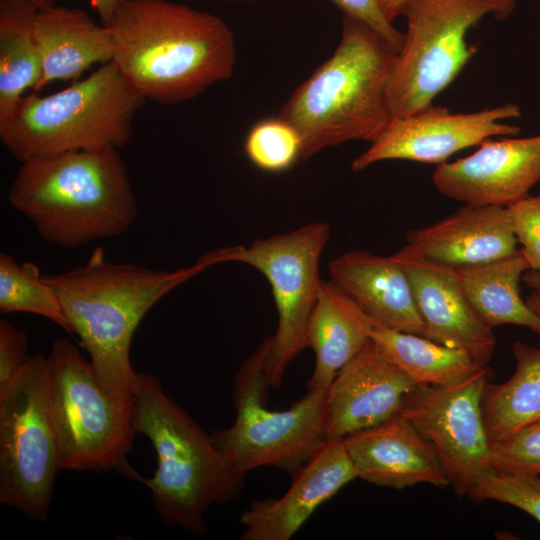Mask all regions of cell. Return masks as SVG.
Instances as JSON below:
<instances>
[{
	"label": "cell",
	"instance_id": "cell-1",
	"mask_svg": "<svg viewBox=\"0 0 540 540\" xmlns=\"http://www.w3.org/2000/svg\"><path fill=\"white\" fill-rule=\"evenodd\" d=\"M212 265L203 254L189 267L156 270L108 261L98 247L84 265L42 278L57 293L70 333L79 337L103 388L133 406L139 373L130 347L136 328L162 297Z\"/></svg>",
	"mask_w": 540,
	"mask_h": 540
},
{
	"label": "cell",
	"instance_id": "cell-2",
	"mask_svg": "<svg viewBox=\"0 0 540 540\" xmlns=\"http://www.w3.org/2000/svg\"><path fill=\"white\" fill-rule=\"evenodd\" d=\"M107 27L112 61L145 100L187 101L233 74L234 34L211 13L168 0H125Z\"/></svg>",
	"mask_w": 540,
	"mask_h": 540
},
{
	"label": "cell",
	"instance_id": "cell-3",
	"mask_svg": "<svg viewBox=\"0 0 540 540\" xmlns=\"http://www.w3.org/2000/svg\"><path fill=\"white\" fill-rule=\"evenodd\" d=\"M7 199L42 239L66 248L124 234L138 211L127 168L114 147L21 162Z\"/></svg>",
	"mask_w": 540,
	"mask_h": 540
},
{
	"label": "cell",
	"instance_id": "cell-4",
	"mask_svg": "<svg viewBox=\"0 0 540 540\" xmlns=\"http://www.w3.org/2000/svg\"><path fill=\"white\" fill-rule=\"evenodd\" d=\"M398 56L364 22L344 15L336 50L293 92L278 116L302 142L301 159L349 141L372 143L394 118L388 100Z\"/></svg>",
	"mask_w": 540,
	"mask_h": 540
},
{
	"label": "cell",
	"instance_id": "cell-5",
	"mask_svg": "<svg viewBox=\"0 0 540 540\" xmlns=\"http://www.w3.org/2000/svg\"><path fill=\"white\" fill-rule=\"evenodd\" d=\"M133 427L145 435L157 455L153 477L142 481L153 506L169 527L194 535L206 530L204 517L215 504L237 499L246 474L227 456L189 413L171 399L159 380L139 373L134 396Z\"/></svg>",
	"mask_w": 540,
	"mask_h": 540
},
{
	"label": "cell",
	"instance_id": "cell-6",
	"mask_svg": "<svg viewBox=\"0 0 540 540\" xmlns=\"http://www.w3.org/2000/svg\"><path fill=\"white\" fill-rule=\"evenodd\" d=\"M144 101L111 61L50 95L22 96L0 119V139L20 163L69 151L118 149L129 142Z\"/></svg>",
	"mask_w": 540,
	"mask_h": 540
},
{
	"label": "cell",
	"instance_id": "cell-7",
	"mask_svg": "<svg viewBox=\"0 0 540 540\" xmlns=\"http://www.w3.org/2000/svg\"><path fill=\"white\" fill-rule=\"evenodd\" d=\"M50 410L60 470L108 472L135 477L127 461L135 437L133 406L117 402L90 364L66 339L47 356Z\"/></svg>",
	"mask_w": 540,
	"mask_h": 540
},
{
	"label": "cell",
	"instance_id": "cell-8",
	"mask_svg": "<svg viewBox=\"0 0 540 540\" xmlns=\"http://www.w3.org/2000/svg\"><path fill=\"white\" fill-rule=\"evenodd\" d=\"M268 339L243 363L233 389L236 417L211 437L243 474L274 467L291 475L325 441L327 388L308 390L285 410L265 406L270 385L264 372Z\"/></svg>",
	"mask_w": 540,
	"mask_h": 540
},
{
	"label": "cell",
	"instance_id": "cell-9",
	"mask_svg": "<svg viewBox=\"0 0 540 540\" xmlns=\"http://www.w3.org/2000/svg\"><path fill=\"white\" fill-rule=\"evenodd\" d=\"M515 0H407V30L388 87L393 117L431 105L476 53L466 35L485 16L507 18Z\"/></svg>",
	"mask_w": 540,
	"mask_h": 540
},
{
	"label": "cell",
	"instance_id": "cell-10",
	"mask_svg": "<svg viewBox=\"0 0 540 540\" xmlns=\"http://www.w3.org/2000/svg\"><path fill=\"white\" fill-rule=\"evenodd\" d=\"M58 471L48 358L38 354L0 391V503L45 521Z\"/></svg>",
	"mask_w": 540,
	"mask_h": 540
},
{
	"label": "cell",
	"instance_id": "cell-11",
	"mask_svg": "<svg viewBox=\"0 0 540 540\" xmlns=\"http://www.w3.org/2000/svg\"><path fill=\"white\" fill-rule=\"evenodd\" d=\"M329 236L328 224L315 222L257 239L247 247L213 250L218 263L248 264L271 286L278 325L275 334L267 338L264 372L272 388L280 386L289 363L307 347V328L322 282L319 261Z\"/></svg>",
	"mask_w": 540,
	"mask_h": 540
},
{
	"label": "cell",
	"instance_id": "cell-12",
	"mask_svg": "<svg viewBox=\"0 0 540 540\" xmlns=\"http://www.w3.org/2000/svg\"><path fill=\"white\" fill-rule=\"evenodd\" d=\"M489 373L455 387L417 384L400 414L432 444L457 496L469 491L490 464L481 399Z\"/></svg>",
	"mask_w": 540,
	"mask_h": 540
},
{
	"label": "cell",
	"instance_id": "cell-13",
	"mask_svg": "<svg viewBox=\"0 0 540 540\" xmlns=\"http://www.w3.org/2000/svg\"><path fill=\"white\" fill-rule=\"evenodd\" d=\"M513 103L470 113H451L432 104L405 117H394L369 148L351 163L355 172L384 160L441 164L453 154L495 136H514L520 128L505 121L520 117Z\"/></svg>",
	"mask_w": 540,
	"mask_h": 540
},
{
	"label": "cell",
	"instance_id": "cell-14",
	"mask_svg": "<svg viewBox=\"0 0 540 540\" xmlns=\"http://www.w3.org/2000/svg\"><path fill=\"white\" fill-rule=\"evenodd\" d=\"M432 180L444 196L475 206H508L540 181V135L487 139L471 155L438 164Z\"/></svg>",
	"mask_w": 540,
	"mask_h": 540
},
{
	"label": "cell",
	"instance_id": "cell-15",
	"mask_svg": "<svg viewBox=\"0 0 540 540\" xmlns=\"http://www.w3.org/2000/svg\"><path fill=\"white\" fill-rule=\"evenodd\" d=\"M416 385L370 340L327 388L325 440L344 438L396 416Z\"/></svg>",
	"mask_w": 540,
	"mask_h": 540
},
{
	"label": "cell",
	"instance_id": "cell-16",
	"mask_svg": "<svg viewBox=\"0 0 540 540\" xmlns=\"http://www.w3.org/2000/svg\"><path fill=\"white\" fill-rule=\"evenodd\" d=\"M292 476L284 495L253 501L242 512V540L291 539L320 505L358 478L343 438L325 440Z\"/></svg>",
	"mask_w": 540,
	"mask_h": 540
},
{
	"label": "cell",
	"instance_id": "cell-17",
	"mask_svg": "<svg viewBox=\"0 0 540 540\" xmlns=\"http://www.w3.org/2000/svg\"><path fill=\"white\" fill-rule=\"evenodd\" d=\"M402 253L459 270L505 258L517 249L507 208L464 204L446 218L411 230Z\"/></svg>",
	"mask_w": 540,
	"mask_h": 540
},
{
	"label": "cell",
	"instance_id": "cell-18",
	"mask_svg": "<svg viewBox=\"0 0 540 540\" xmlns=\"http://www.w3.org/2000/svg\"><path fill=\"white\" fill-rule=\"evenodd\" d=\"M358 478L403 489L417 484L450 486L432 444L400 413L343 438Z\"/></svg>",
	"mask_w": 540,
	"mask_h": 540
},
{
	"label": "cell",
	"instance_id": "cell-19",
	"mask_svg": "<svg viewBox=\"0 0 540 540\" xmlns=\"http://www.w3.org/2000/svg\"><path fill=\"white\" fill-rule=\"evenodd\" d=\"M407 273L425 326L424 337L462 349L483 365L496 346L492 329L476 314L461 287L455 269L406 255L394 254Z\"/></svg>",
	"mask_w": 540,
	"mask_h": 540
},
{
	"label": "cell",
	"instance_id": "cell-20",
	"mask_svg": "<svg viewBox=\"0 0 540 540\" xmlns=\"http://www.w3.org/2000/svg\"><path fill=\"white\" fill-rule=\"evenodd\" d=\"M329 273L376 325L424 336L411 283L394 254L347 252L330 261Z\"/></svg>",
	"mask_w": 540,
	"mask_h": 540
},
{
	"label": "cell",
	"instance_id": "cell-21",
	"mask_svg": "<svg viewBox=\"0 0 540 540\" xmlns=\"http://www.w3.org/2000/svg\"><path fill=\"white\" fill-rule=\"evenodd\" d=\"M34 37L42 75L33 92L50 82L73 80L96 63L114 58V39L107 26H99L85 11L55 6L39 8Z\"/></svg>",
	"mask_w": 540,
	"mask_h": 540
},
{
	"label": "cell",
	"instance_id": "cell-22",
	"mask_svg": "<svg viewBox=\"0 0 540 540\" xmlns=\"http://www.w3.org/2000/svg\"><path fill=\"white\" fill-rule=\"evenodd\" d=\"M375 322L332 280L321 282L306 340L315 354L308 390L326 389L371 340Z\"/></svg>",
	"mask_w": 540,
	"mask_h": 540
},
{
	"label": "cell",
	"instance_id": "cell-23",
	"mask_svg": "<svg viewBox=\"0 0 540 540\" xmlns=\"http://www.w3.org/2000/svg\"><path fill=\"white\" fill-rule=\"evenodd\" d=\"M529 265L518 249L500 260L456 270L472 308L490 329L514 324L540 336V315L521 298L520 281Z\"/></svg>",
	"mask_w": 540,
	"mask_h": 540
},
{
	"label": "cell",
	"instance_id": "cell-24",
	"mask_svg": "<svg viewBox=\"0 0 540 540\" xmlns=\"http://www.w3.org/2000/svg\"><path fill=\"white\" fill-rule=\"evenodd\" d=\"M371 340L379 351L417 384L455 387L489 373L468 352L424 336L375 325Z\"/></svg>",
	"mask_w": 540,
	"mask_h": 540
},
{
	"label": "cell",
	"instance_id": "cell-25",
	"mask_svg": "<svg viewBox=\"0 0 540 540\" xmlns=\"http://www.w3.org/2000/svg\"><path fill=\"white\" fill-rule=\"evenodd\" d=\"M516 368L505 382H486L481 408L491 442L540 419V349L522 342L512 346Z\"/></svg>",
	"mask_w": 540,
	"mask_h": 540
},
{
	"label": "cell",
	"instance_id": "cell-26",
	"mask_svg": "<svg viewBox=\"0 0 540 540\" xmlns=\"http://www.w3.org/2000/svg\"><path fill=\"white\" fill-rule=\"evenodd\" d=\"M39 8L33 0H0V119L41 79L34 37Z\"/></svg>",
	"mask_w": 540,
	"mask_h": 540
},
{
	"label": "cell",
	"instance_id": "cell-27",
	"mask_svg": "<svg viewBox=\"0 0 540 540\" xmlns=\"http://www.w3.org/2000/svg\"><path fill=\"white\" fill-rule=\"evenodd\" d=\"M0 311L36 314L70 333L60 299L40 276L37 265L19 264L7 253L0 254Z\"/></svg>",
	"mask_w": 540,
	"mask_h": 540
},
{
	"label": "cell",
	"instance_id": "cell-28",
	"mask_svg": "<svg viewBox=\"0 0 540 540\" xmlns=\"http://www.w3.org/2000/svg\"><path fill=\"white\" fill-rule=\"evenodd\" d=\"M303 142L288 121L270 117L256 122L248 131L244 151L251 163L264 172L287 171L301 159Z\"/></svg>",
	"mask_w": 540,
	"mask_h": 540
},
{
	"label": "cell",
	"instance_id": "cell-29",
	"mask_svg": "<svg viewBox=\"0 0 540 540\" xmlns=\"http://www.w3.org/2000/svg\"><path fill=\"white\" fill-rule=\"evenodd\" d=\"M474 502L486 500L512 505L540 523V475L490 471L469 491Z\"/></svg>",
	"mask_w": 540,
	"mask_h": 540
},
{
	"label": "cell",
	"instance_id": "cell-30",
	"mask_svg": "<svg viewBox=\"0 0 540 540\" xmlns=\"http://www.w3.org/2000/svg\"><path fill=\"white\" fill-rule=\"evenodd\" d=\"M492 471L540 475V419L490 443Z\"/></svg>",
	"mask_w": 540,
	"mask_h": 540
},
{
	"label": "cell",
	"instance_id": "cell-31",
	"mask_svg": "<svg viewBox=\"0 0 540 540\" xmlns=\"http://www.w3.org/2000/svg\"><path fill=\"white\" fill-rule=\"evenodd\" d=\"M514 235L530 270H540V193L506 206Z\"/></svg>",
	"mask_w": 540,
	"mask_h": 540
},
{
	"label": "cell",
	"instance_id": "cell-32",
	"mask_svg": "<svg viewBox=\"0 0 540 540\" xmlns=\"http://www.w3.org/2000/svg\"><path fill=\"white\" fill-rule=\"evenodd\" d=\"M27 335L5 319L0 320V391L16 377L29 356Z\"/></svg>",
	"mask_w": 540,
	"mask_h": 540
},
{
	"label": "cell",
	"instance_id": "cell-33",
	"mask_svg": "<svg viewBox=\"0 0 540 540\" xmlns=\"http://www.w3.org/2000/svg\"><path fill=\"white\" fill-rule=\"evenodd\" d=\"M344 15L358 19L384 38L398 52L404 43V33L389 22L379 8L377 0H330Z\"/></svg>",
	"mask_w": 540,
	"mask_h": 540
},
{
	"label": "cell",
	"instance_id": "cell-34",
	"mask_svg": "<svg viewBox=\"0 0 540 540\" xmlns=\"http://www.w3.org/2000/svg\"><path fill=\"white\" fill-rule=\"evenodd\" d=\"M90 5L98 12L102 25L110 26L116 12L125 0H89Z\"/></svg>",
	"mask_w": 540,
	"mask_h": 540
},
{
	"label": "cell",
	"instance_id": "cell-35",
	"mask_svg": "<svg viewBox=\"0 0 540 540\" xmlns=\"http://www.w3.org/2000/svg\"><path fill=\"white\" fill-rule=\"evenodd\" d=\"M407 0H377L380 10L389 22L401 16Z\"/></svg>",
	"mask_w": 540,
	"mask_h": 540
},
{
	"label": "cell",
	"instance_id": "cell-36",
	"mask_svg": "<svg viewBox=\"0 0 540 540\" xmlns=\"http://www.w3.org/2000/svg\"><path fill=\"white\" fill-rule=\"evenodd\" d=\"M523 282L527 287L540 293V270H527L523 277Z\"/></svg>",
	"mask_w": 540,
	"mask_h": 540
},
{
	"label": "cell",
	"instance_id": "cell-37",
	"mask_svg": "<svg viewBox=\"0 0 540 540\" xmlns=\"http://www.w3.org/2000/svg\"><path fill=\"white\" fill-rule=\"evenodd\" d=\"M526 303L528 306L536 312L538 315H540V293L536 291H532L526 298Z\"/></svg>",
	"mask_w": 540,
	"mask_h": 540
},
{
	"label": "cell",
	"instance_id": "cell-38",
	"mask_svg": "<svg viewBox=\"0 0 540 540\" xmlns=\"http://www.w3.org/2000/svg\"><path fill=\"white\" fill-rule=\"evenodd\" d=\"M38 3L41 7L54 4L56 0H33Z\"/></svg>",
	"mask_w": 540,
	"mask_h": 540
},
{
	"label": "cell",
	"instance_id": "cell-39",
	"mask_svg": "<svg viewBox=\"0 0 540 540\" xmlns=\"http://www.w3.org/2000/svg\"><path fill=\"white\" fill-rule=\"evenodd\" d=\"M224 1H229V0H224Z\"/></svg>",
	"mask_w": 540,
	"mask_h": 540
}]
</instances>
